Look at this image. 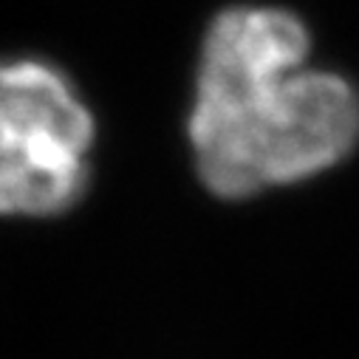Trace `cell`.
<instances>
[{
	"mask_svg": "<svg viewBox=\"0 0 359 359\" xmlns=\"http://www.w3.org/2000/svg\"><path fill=\"white\" fill-rule=\"evenodd\" d=\"M309 34L283 9L241 6L204 37L190 144L218 198L294 184L342 161L359 139V97L325 71H306Z\"/></svg>",
	"mask_w": 359,
	"mask_h": 359,
	"instance_id": "1",
	"label": "cell"
},
{
	"mask_svg": "<svg viewBox=\"0 0 359 359\" xmlns=\"http://www.w3.org/2000/svg\"><path fill=\"white\" fill-rule=\"evenodd\" d=\"M94 116L62 71L0 62V215L48 218L88 187Z\"/></svg>",
	"mask_w": 359,
	"mask_h": 359,
	"instance_id": "2",
	"label": "cell"
}]
</instances>
